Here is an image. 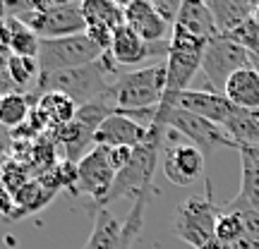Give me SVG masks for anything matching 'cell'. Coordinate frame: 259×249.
<instances>
[{"mask_svg":"<svg viewBox=\"0 0 259 249\" xmlns=\"http://www.w3.org/2000/svg\"><path fill=\"white\" fill-rule=\"evenodd\" d=\"M118 65L113 60L111 51L103 53L96 63L84 65V67H74V70H65V72L48 74V77H38L36 89L29 93L31 106H36L38 96L46 91H60L67 98H72L74 106H87L94 98H99L111 89V84L118 79Z\"/></svg>","mask_w":259,"mask_h":249,"instance_id":"1","label":"cell"},{"mask_svg":"<svg viewBox=\"0 0 259 249\" xmlns=\"http://www.w3.org/2000/svg\"><path fill=\"white\" fill-rule=\"evenodd\" d=\"M166 141V127L161 125H151L149 127V137L132 148V158L130 163L115 175L111 192L103 196L94 209H108V204L127 199V202H137V199H151L154 194V173L158 166V154Z\"/></svg>","mask_w":259,"mask_h":249,"instance_id":"2","label":"cell"},{"mask_svg":"<svg viewBox=\"0 0 259 249\" xmlns=\"http://www.w3.org/2000/svg\"><path fill=\"white\" fill-rule=\"evenodd\" d=\"M163 91H166V63H154L120 74L101 98L111 106L115 115H122L132 111L158 108L163 101Z\"/></svg>","mask_w":259,"mask_h":249,"instance_id":"3","label":"cell"},{"mask_svg":"<svg viewBox=\"0 0 259 249\" xmlns=\"http://www.w3.org/2000/svg\"><path fill=\"white\" fill-rule=\"evenodd\" d=\"M219 213H221V206L213 202L211 182L206 177L204 196H187L185 202L178 204L176 213H173V232L192 249H204L216 240Z\"/></svg>","mask_w":259,"mask_h":249,"instance_id":"4","label":"cell"},{"mask_svg":"<svg viewBox=\"0 0 259 249\" xmlns=\"http://www.w3.org/2000/svg\"><path fill=\"white\" fill-rule=\"evenodd\" d=\"M38 38H65L87 31L82 3L70 0H31V10L19 15Z\"/></svg>","mask_w":259,"mask_h":249,"instance_id":"5","label":"cell"},{"mask_svg":"<svg viewBox=\"0 0 259 249\" xmlns=\"http://www.w3.org/2000/svg\"><path fill=\"white\" fill-rule=\"evenodd\" d=\"M106 51L94 43L87 34H74V36L65 38H41L38 43V72L41 77L65 70H74V67H84V65L96 63Z\"/></svg>","mask_w":259,"mask_h":249,"instance_id":"6","label":"cell"},{"mask_svg":"<svg viewBox=\"0 0 259 249\" xmlns=\"http://www.w3.org/2000/svg\"><path fill=\"white\" fill-rule=\"evenodd\" d=\"M154 125H161V127L185 137L192 146H197L202 151L204 156H211L213 151H219V148H238L235 141L226 134V129L221 125H213V122L204 120L199 115H192V113L183 111L178 106L176 108H168V111L158 108Z\"/></svg>","mask_w":259,"mask_h":249,"instance_id":"7","label":"cell"},{"mask_svg":"<svg viewBox=\"0 0 259 249\" xmlns=\"http://www.w3.org/2000/svg\"><path fill=\"white\" fill-rule=\"evenodd\" d=\"M149 199H137L127 213V221L120 223L108 209H94L92 235L82 249H132L135 240L144 228V209Z\"/></svg>","mask_w":259,"mask_h":249,"instance_id":"8","label":"cell"},{"mask_svg":"<svg viewBox=\"0 0 259 249\" xmlns=\"http://www.w3.org/2000/svg\"><path fill=\"white\" fill-rule=\"evenodd\" d=\"M254 60L257 58L252 56V53H247L242 46H238L228 36L219 34L204 48L202 72L206 77L209 86H211V91L223 93L226 82L231 79V74L242 70V67H254Z\"/></svg>","mask_w":259,"mask_h":249,"instance_id":"9","label":"cell"},{"mask_svg":"<svg viewBox=\"0 0 259 249\" xmlns=\"http://www.w3.org/2000/svg\"><path fill=\"white\" fill-rule=\"evenodd\" d=\"M115 175L118 173L108 163L106 148L94 146L77 163V189H74V194H87L89 199H94V206H96L106 194L111 192L113 182H115Z\"/></svg>","mask_w":259,"mask_h":249,"instance_id":"10","label":"cell"},{"mask_svg":"<svg viewBox=\"0 0 259 249\" xmlns=\"http://www.w3.org/2000/svg\"><path fill=\"white\" fill-rule=\"evenodd\" d=\"M111 56L118 67H137V65H144V63H149V60L166 63L168 41H163V43H147V41H142L127 24H122L120 29L113 31Z\"/></svg>","mask_w":259,"mask_h":249,"instance_id":"11","label":"cell"},{"mask_svg":"<svg viewBox=\"0 0 259 249\" xmlns=\"http://www.w3.org/2000/svg\"><path fill=\"white\" fill-rule=\"evenodd\" d=\"M204 173V154L192 144H176L166 148L163 175L178 187L192 185Z\"/></svg>","mask_w":259,"mask_h":249,"instance_id":"12","label":"cell"},{"mask_svg":"<svg viewBox=\"0 0 259 249\" xmlns=\"http://www.w3.org/2000/svg\"><path fill=\"white\" fill-rule=\"evenodd\" d=\"M147 137H149V127H144V125H139V122H135V120H130L125 115H115V113H113L111 118H106V120L101 122V127L96 129V134H94V146L137 148Z\"/></svg>","mask_w":259,"mask_h":249,"instance_id":"13","label":"cell"},{"mask_svg":"<svg viewBox=\"0 0 259 249\" xmlns=\"http://www.w3.org/2000/svg\"><path fill=\"white\" fill-rule=\"evenodd\" d=\"M125 24L147 43H163V41H168V34H170V27L158 17L151 0L125 3Z\"/></svg>","mask_w":259,"mask_h":249,"instance_id":"14","label":"cell"},{"mask_svg":"<svg viewBox=\"0 0 259 249\" xmlns=\"http://www.w3.org/2000/svg\"><path fill=\"white\" fill-rule=\"evenodd\" d=\"M176 106L192 113V115H199L204 120L213 122V125H221V127L233 111V103L223 93H216L211 89L209 91L206 89H187L185 93H180Z\"/></svg>","mask_w":259,"mask_h":249,"instance_id":"15","label":"cell"},{"mask_svg":"<svg viewBox=\"0 0 259 249\" xmlns=\"http://www.w3.org/2000/svg\"><path fill=\"white\" fill-rule=\"evenodd\" d=\"M223 96L242 111L259 113V70L254 67H242L238 72L231 74V79L226 82Z\"/></svg>","mask_w":259,"mask_h":249,"instance_id":"16","label":"cell"},{"mask_svg":"<svg viewBox=\"0 0 259 249\" xmlns=\"http://www.w3.org/2000/svg\"><path fill=\"white\" fill-rule=\"evenodd\" d=\"M94 132L92 127H87L84 122H79L77 118L63 125V127L53 129V139L56 144H60L65 151V161L70 163H79L89 151L94 148Z\"/></svg>","mask_w":259,"mask_h":249,"instance_id":"17","label":"cell"},{"mask_svg":"<svg viewBox=\"0 0 259 249\" xmlns=\"http://www.w3.org/2000/svg\"><path fill=\"white\" fill-rule=\"evenodd\" d=\"M173 27L183 29V31L192 34V36L204 38V41H211L213 36H219L211 10L206 8V3H199V0H185L183 3L180 15H178Z\"/></svg>","mask_w":259,"mask_h":249,"instance_id":"18","label":"cell"},{"mask_svg":"<svg viewBox=\"0 0 259 249\" xmlns=\"http://www.w3.org/2000/svg\"><path fill=\"white\" fill-rule=\"evenodd\" d=\"M206 8L211 10L219 34H231L238 27H242L247 19L254 17L257 3H247V0H209Z\"/></svg>","mask_w":259,"mask_h":249,"instance_id":"19","label":"cell"},{"mask_svg":"<svg viewBox=\"0 0 259 249\" xmlns=\"http://www.w3.org/2000/svg\"><path fill=\"white\" fill-rule=\"evenodd\" d=\"M34 108H36L38 115L46 120V125L51 127V132L58 129V127H63V125H67V122L74 118V113H77L74 101L72 98H67V96L60 93V91L41 93Z\"/></svg>","mask_w":259,"mask_h":249,"instance_id":"20","label":"cell"},{"mask_svg":"<svg viewBox=\"0 0 259 249\" xmlns=\"http://www.w3.org/2000/svg\"><path fill=\"white\" fill-rule=\"evenodd\" d=\"M226 134L235 141V146H257L259 144V113L242 111L233 106L228 120L223 122Z\"/></svg>","mask_w":259,"mask_h":249,"instance_id":"21","label":"cell"},{"mask_svg":"<svg viewBox=\"0 0 259 249\" xmlns=\"http://www.w3.org/2000/svg\"><path fill=\"white\" fill-rule=\"evenodd\" d=\"M82 12L87 24H101L111 31L125 24V5L113 0H87L82 3Z\"/></svg>","mask_w":259,"mask_h":249,"instance_id":"22","label":"cell"},{"mask_svg":"<svg viewBox=\"0 0 259 249\" xmlns=\"http://www.w3.org/2000/svg\"><path fill=\"white\" fill-rule=\"evenodd\" d=\"M56 196V189H51L46 182H27V185L17 189V192L12 194V206H15V216L12 218H22V216H27V213H34L38 209H44L51 199Z\"/></svg>","mask_w":259,"mask_h":249,"instance_id":"23","label":"cell"},{"mask_svg":"<svg viewBox=\"0 0 259 249\" xmlns=\"http://www.w3.org/2000/svg\"><path fill=\"white\" fill-rule=\"evenodd\" d=\"M5 24H8V31H10V53H12V56H19V58H34V60H36L41 38L17 17H10L8 15Z\"/></svg>","mask_w":259,"mask_h":249,"instance_id":"24","label":"cell"},{"mask_svg":"<svg viewBox=\"0 0 259 249\" xmlns=\"http://www.w3.org/2000/svg\"><path fill=\"white\" fill-rule=\"evenodd\" d=\"M31 98L29 93H5L3 103H0V125L10 129H17L29 120V111H31Z\"/></svg>","mask_w":259,"mask_h":249,"instance_id":"25","label":"cell"},{"mask_svg":"<svg viewBox=\"0 0 259 249\" xmlns=\"http://www.w3.org/2000/svg\"><path fill=\"white\" fill-rule=\"evenodd\" d=\"M8 74H10V82L15 86V91L17 93H24L27 86H34L36 89L38 84V60L34 58H19V56H12L10 53L8 58Z\"/></svg>","mask_w":259,"mask_h":249,"instance_id":"26","label":"cell"},{"mask_svg":"<svg viewBox=\"0 0 259 249\" xmlns=\"http://www.w3.org/2000/svg\"><path fill=\"white\" fill-rule=\"evenodd\" d=\"M223 209L240 213L242 223H245V235H242L240 244H238L235 249H259V211H254L250 204L240 202L238 196H235V199H231V202L226 204Z\"/></svg>","mask_w":259,"mask_h":249,"instance_id":"27","label":"cell"},{"mask_svg":"<svg viewBox=\"0 0 259 249\" xmlns=\"http://www.w3.org/2000/svg\"><path fill=\"white\" fill-rule=\"evenodd\" d=\"M245 235V223H242L240 213L228 211L221 206V213H219V221H216V240L226 244V247H238Z\"/></svg>","mask_w":259,"mask_h":249,"instance_id":"28","label":"cell"},{"mask_svg":"<svg viewBox=\"0 0 259 249\" xmlns=\"http://www.w3.org/2000/svg\"><path fill=\"white\" fill-rule=\"evenodd\" d=\"M223 36H228L231 41H235L238 46L245 48L247 53L259 58V24L254 22V17L247 19L242 27H238L235 31H231V34H223Z\"/></svg>","mask_w":259,"mask_h":249,"instance_id":"29","label":"cell"},{"mask_svg":"<svg viewBox=\"0 0 259 249\" xmlns=\"http://www.w3.org/2000/svg\"><path fill=\"white\" fill-rule=\"evenodd\" d=\"M151 5H154V10L158 12V17H161L168 24V27L173 29L178 15H180L183 3H180V0H151Z\"/></svg>","mask_w":259,"mask_h":249,"instance_id":"30","label":"cell"},{"mask_svg":"<svg viewBox=\"0 0 259 249\" xmlns=\"http://www.w3.org/2000/svg\"><path fill=\"white\" fill-rule=\"evenodd\" d=\"M106 156H108V163L115 173H120L122 168L130 163V158H132V148L127 146H115V148H106Z\"/></svg>","mask_w":259,"mask_h":249,"instance_id":"31","label":"cell"},{"mask_svg":"<svg viewBox=\"0 0 259 249\" xmlns=\"http://www.w3.org/2000/svg\"><path fill=\"white\" fill-rule=\"evenodd\" d=\"M238 151H240V154H245V156H250L252 161L259 166V144H257V146H240Z\"/></svg>","mask_w":259,"mask_h":249,"instance_id":"32","label":"cell"},{"mask_svg":"<svg viewBox=\"0 0 259 249\" xmlns=\"http://www.w3.org/2000/svg\"><path fill=\"white\" fill-rule=\"evenodd\" d=\"M204 249H233V247H226V244H221V242H219V240H213L211 244H206V247H204Z\"/></svg>","mask_w":259,"mask_h":249,"instance_id":"33","label":"cell"},{"mask_svg":"<svg viewBox=\"0 0 259 249\" xmlns=\"http://www.w3.org/2000/svg\"><path fill=\"white\" fill-rule=\"evenodd\" d=\"M5 19H8V5L0 0V22H5Z\"/></svg>","mask_w":259,"mask_h":249,"instance_id":"34","label":"cell"},{"mask_svg":"<svg viewBox=\"0 0 259 249\" xmlns=\"http://www.w3.org/2000/svg\"><path fill=\"white\" fill-rule=\"evenodd\" d=\"M3 96H5V93H3V91H0V103H3Z\"/></svg>","mask_w":259,"mask_h":249,"instance_id":"35","label":"cell"}]
</instances>
